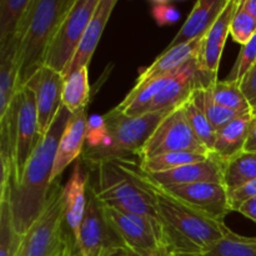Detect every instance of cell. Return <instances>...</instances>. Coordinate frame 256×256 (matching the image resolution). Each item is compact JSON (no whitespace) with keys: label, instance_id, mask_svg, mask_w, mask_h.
I'll return each mask as SVG.
<instances>
[{"label":"cell","instance_id":"6da1fadb","mask_svg":"<svg viewBox=\"0 0 256 256\" xmlns=\"http://www.w3.org/2000/svg\"><path fill=\"white\" fill-rule=\"evenodd\" d=\"M72 115L65 106L60 108L52 124L28 160L19 186L10 196L15 229L22 236L44 209L52 184V174L58 146Z\"/></svg>","mask_w":256,"mask_h":256},{"label":"cell","instance_id":"7a4b0ae2","mask_svg":"<svg viewBox=\"0 0 256 256\" xmlns=\"http://www.w3.org/2000/svg\"><path fill=\"white\" fill-rule=\"evenodd\" d=\"M152 178V176H150ZM152 180L162 242L174 255H205L224 238L229 228L192 209Z\"/></svg>","mask_w":256,"mask_h":256},{"label":"cell","instance_id":"3957f363","mask_svg":"<svg viewBox=\"0 0 256 256\" xmlns=\"http://www.w3.org/2000/svg\"><path fill=\"white\" fill-rule=\"evenodd\" d=\"M94 166L98 172L94 189L102 204L159 224L152 180L139 162L130 158H108Z\"/></svg>","mask_w":256,"mask_h":256},{"label":"cell","instance_id":"277c9868","mask_svg":"<svg viewBox=\"0 0 256 256\" xmlns=\"http://www.w3.org/2000/svg\"><path fill=\"white\" fill-rule=\"evenodd\" d=\"M75 0H32L15 40L19 42V89L46 62L48 52Z\"/></svg>","mask_w":256,"mask_h":256},{"label":"cell","instance_id":"5b68a950","mask_svg":"<svg viewBox=\"0 0 256 256\" xmlns=\"http://www.w3.org/2000/svg\"><path fill=\"white\" fill-rule=\"evenodd\" d=\"M170 112L172 110H162L139 116H128L114 108L102 115L105 120V135L100 145L95 149L85 150L82 159L94 165L108 158L138 155Z\"/></svg>","mask_w":256,"mask_h":256},{"label":"cell","instance_id":"8992f818","mask_svg":"<svg viewBox=\"0 0 256 256\" xmlns=\"http://www.w3.org/2000/svg\"><path fill=\"white\" fill-rule=\"evenodd\" d=\"M10 115L12 142H14V175L10 185V196L19 186L22 172L39 144L40 134L35 95L26 85L20 88L6 110Z\"/></svg>","mask_w":256,"mask_h":256},{"label":"cell","instance_id":"52a82bcc","mask_svg":"<svg viewBox=\"0 0 256 256\" xmlns=\"http://www.w3.org/2000/svg\"><path fill=\"white\" fill-rule=\"evenodd\" d=\"M64 222V186L59 180H55L42 214L22 238L18 256H56L65 240Z\"/></svg>","mask_w":256,"mask_h":256},{"label":"cell","instance_id":"ba28073f","mask_svg":"<svg viewBox=\"0 0 256 256\" xmlns=\"http://www.w3.org/2000/svg\"><path fill=\"white\" fill-rule=\"evenodd\" d=\"M172 152L212 155L199 142L186 119L184 108H175L159 124L146 144L138 152L139 162Z\"/></svg>","mask_w":256,"mask_h":256},{"label":"cell","instance_id":"9c48e42d","mask_svg":"<svg viewBox=\"0 0 256 256\" xmlns=\"http://www.w3.org/2000/svg\"><path fill=\"white\" fill-rule=\"evenodd\" d=\"M100 0H75L48 52L45 66L64 72L79 48L85 29Z\"/></svg>","mask_w":256,"mask_h":256},{"label":"cell","instance_id":"30bf717a","mask_svg":"<svg viewBox=\"0 0 256 256\" xmlns=\"http://www.w3.org/2000/svg\"><path fill=\"white\" fill-rule=\"evenodd\" d=\"M104 212L110 226L130 252L140 256H160L168 252L162 245L159 224L106 205H104Z\"/></svg>","mask_w":256,"mask_h":256},{"label":"cell","instance_id":"8fae6325","mask_svg":"<svg viewBox=\"0 0 256 256\" xmlns=\"http://www.w3.org/2000/svg\"><path fill=\"white\" fill-rule=\"evenodd\" d=\"M88 204L79 236L72 240V256H102L109 248L124 245L105 216L104 205L98 199L94 185L88 184Z\"/></svg>","mask_w":256,"mask_h":256},{"label":"cell","instance_id":"7c38bea8","mask_svg":"<svg viewBox=\"0 0 256 256\" xmlns=\"http://www.w3.org/2000/svg\"><path fill=\"white\" fill-rule=\"evenodd\" d=\"M162 188L192 209L216 222H225V218L232 212L229 192L222 182H206L185 185H168Z\"/></svg>","mask_w":256,"mask_h":256},{"label":"cell","instance_id":"4fadbf2b","mask_svg":"<svg viewBox=\"0 0 256 256\" xmlns=\"http://www.w3.org/2000/svg\"><path fill=\"white\" fill-rule=\"evenodd\" d=\"M219 79L202 72L196 59L190 60L175 72L174 76L156 95L150 108V112L174 110L175 108L182 106L190 99L195 90L212 86Z\"/></svg>","mask_w":256,"mask_h":256},{"label":"cell","instance_id":"5bb4252c","mask_svg":"<svg viewBox=\"0 0 256 256\" xmlns=\"http://www.w3.org/2000/svg\"><path fill=\"white\" fill-rule=\"evenodd\" d=\"M64 82L65 78L62 72L44 65L25 84L32 90L35 95L38 120L42 135L48 132L60 108L62 106Z\"/></svg>","mask_w":256,"mask_h":256},{"label":"cell","instance_id":"9a60e30c","mask_svg":"<svg viewBox=\"0 0 256 256\" xmlns=\"http://www.w3.org/2000/svg\"><path fill=\"white\" fill-rule=\"evenodd\" d=\"M239 4L240 0H229L224 12L220 14L215 24L212 25V29L208 32L202 40V49H200L199 56L196 59L198 64L202 72L215 79H218L222 50H224L225 42L230 34V24H232V20Z\"/></svg>","mask_w":256,"mask_h":256},{"label":"cell","instance_id":"2e32d148","mask_svg":"<svg viewBox=\"0 0 256 256\" xmlns=\"http://www.w3.org/2000/svg\"><path fill=\"white\" fill-rule=\"evenodd\" d=\"M116 4V0H100L86 29H85L79 48H78L74 58L69 62L65 72H62V76L68 78L72 72H78L82 68L89 66L92 54H94L95 49L99 44L100 38L104 32L105 26L110 19V15H112Z\"/></svg>","mask_w":256,"mask_h":256},{"label":"cell","instance_id":"e0dca14e","mask_svg":"<svg viewBox=\"0 0 256 256\" xmlns=\"http://www.w3.org/2000/svg\"><path fill=\"white\" fill-rule=\"evenodd\" d=\"M88 119L89 118L86 115V109H82L72 114L68 122L58 146L52 182L58 180L62 172L84 152V144L86 142Z\"/></svg>","mask_w":256,"mask_h":256},{"label":"cell","instance_id":"ac0fdd59","mask_svg":"<svg viewBox=\"0 0 256 256\" xmlns=\"http://www.w3.org/2000/svg\"><path fill=\"white\" fill-rule=\"evenodd\" d=\"M228 2L229 0H199L195 2L186 22L172 40L168 49L205 36L224 12Z\"/></svg>","mask_w":256,"mask_h":256},{"label":"cell","instance_id":"d6986e66","mask_svg":"<svg viewBox=\"0 0 256 256\" xmlns=\"http://www.w3.org/2000/svg\"><path fill=\"white\" fill-rule=\"evenodd\" d=\"M88 184L89 179L82 172L80 162H78L64 186L65 222L72 232V242H75L79 236L80 226L86 210Z\"/></svg>","mask_w":256,"mask_h":256},{"label":"cell","instance_id":"ffe728a7","mask_svg":"<svg viewBox=\"0 0 256 256\" xmlns=\"http://www.w3.org/2000/svg\"><path fill=\"white\" fill-rule=\"evenodd\" d=\"M150 175V174H149ZM162 186L195 182H222V164L212 155L204 162H192L165 172L150 175Z\"/></svg>","mask_w":256,"mask_h":256},{"label":"cell","instance_id":"44dd1931","mask_svg":"<svg viewBox=\"0 0 256 256\" xmlns=\"http://www.w3.org/2000/svg\"><path fill=\"white\" fill-rule=\"evenodd\" d=\"M202 40H204V36L192 40L190 42H186V44H182L179 45V46L170 48V49L165 50L160 56H158L154 60L152 64H150L149 66L145 68L140 72L134 88L142 86V85L152 82L155 78H159L162 75L176 72L178 69H180L182 65L189 62L190 60L198 59L200 49H202Z\"/></svg>","mask_w":256,"mask_h":256},{"label":"cell","instance_id":"7402d4cb","mask_svg":"<svg viewBox=\"0 0 256 256\" xmlns=\"http://www.w3.org/2000/svg\"><path fill=\"white\" fill-rule=\"evenodd\" d=\"M254 115L252 112L242 115L216 132V140L212 155L222 164L244 152L245 144L249 138Z\"/></svg>","mask_w":256,"mask_h":256},{"label":"cell","instance_id":"603a6c76","mask_svg":"<svg viewBox=\"0 0 256 256\" xmlns=\"http://www.w3.org/2000/svg\"><path fill=\"white\" fill-rule=\"evenodd\" d=\"M176 72L155 78L142 86L132 88L129 94L125 96V99L118 105L116 109L124 112L128 116H139V115L150 112V108H152L156 95L162 92V88L169 82V80L174 76Z\"/></svg>","mask_w":256,"mask_h":256},{"label":"cell","instance_id":"cb8c5ba5","mask_svg":"<svg viewBox=\"0 0 256 256\" xmlns=\"http://www.w3.org/2000/svg\"><path fill=\"white\" fill-rule=\"evenodd\" d=\"M18 49L19 42L14 40L0 50V116L6 112L10 102L19 90Z\"/></svg>","mask_w":256,"mask_h":256},{"label":"cell","instance_id":"d4e9b609","mask_svg":"<svg viewBox=\"0 0 256 256\" xmlns=\"http://www.w3.org/2000/svg\"><path fill=\"white\" fill-rule=\"evenodd\" d=\"M256 179V152H242L222 164V184L232 192Z\"/></svg>","mask_w":256,"mask_h":256},{"label":"cell","instance_id":"484cf974","mask_svg":"<svg viewBox=\"0 0 256 256\" xmlns=\"http://www.w3.org/2000/svg\"><path fill=\"white\" fill-rule=\"evenodd\" d=\"M32 0H0V50L16 38Z\"/></svg>","mask_w":256,"mask_h":256},{"label":"cell","instance_id":"4316f807","mask_svg":"<svg viewBox=\"0 0 256 256\" xmlns=\"http://www.w3.org/2000/svg\"><path fill=\"white\" fill-rule=\"evenodd\" d=\"M88 68L78 70L65 78L62 90V106L66 108L72 114L86 109L90 100L89 70Z\"/></svg>","mask_w":256,"mask_h":256},{"label":"cell","instance_id":"83f0119b","mask_svg":"<svg viewBox=\"0 0 256 256\" xmlns=\"http://www.w3.org/2000/svg\"><path fill=\"white\" fill-rule=\"evenodd\" d=\"M210 156L212 155L198 154V152H172L142 160L139 162L140 166L142 168L145 172L152 175L169 172V170L176 169V168L184 166V165L188 164H192V162H204V160L209 159Z\"/></svg>","mask_w":256,"mask_h":256},{"label":"cell","instance_id":"f1b7e54d","mask_svg":"<svg viewBox=\"0 0 256 256\" xmlns=\"http://www.w3.org/2000/svg\"><path fill=\"white\" fill-rule=\"evenodd\" d=\"M210 88L212 86L202 88V89L195 90L192 95V99L202 108V112H205L206 118L209 119V122H212V125L214 126V129L216 132H219L222 128H224L225 125L232 122L236 118L248 114V112H234V110L226 109V108L216 104L214 102V99H212V89Z\"/></svg>","mask_w":256,"mask_h":256},{"label":"cell","instance_id":"f546056e","mask_svg":"<svg viewBox=\"0 0 256 256\" xmlns=\"http://www.w3.org/2000/svg\"><path fill=\"white\" fill-rule=\"evenodd\" d=\"M22 235L16 232L9 200L0 202V256H18Z\"/></svg>","mask_w":256,"mask_h":256},{"label":"cell","instance_id":"4dcf8cb0","mask_svg":"<svg viewBox=\"0 0 256 256\" xmlns=\"http://www.w3.org/2000/svg\"><path fill=\"white\" fill-rule=\"evenodd\" d=\"M182 108H184L186 119L192 126V132H194L195 136L212 154L215 140H216V130L214 129V126L209 122L202 108L192 99V96L188 102L182 104Z\"/></svg>","mask_w":256,"mask_h":256},{"label":"cell","instance_id":"1f68e13d","mask_svg":"<svg viewBox=\"0 0 256 256\" xmlns=\"http://www.w3.org/2000/svg\"><path fill=\"white\" fill-rule=\"evenodd\" d=\"M212 99L216 104L239 112H252L246 98L240 89V82L229 80H218L212 85Z\"/></svg>","mask_w":256,"mask_h":256},{"label":"cell","instance_id":"d6a6232c","mask_svg":"<svg viewBox=\"0 0 256 256\" xmlns=\"http://www.w3.org/2000/svg\"><path fill=\"white\" fill-rule=\"evenodd\" d=\"M202 256H256V238H248L228 230L222 240Z\"/></svg>","mask_w":256,"mask_h":256},{"label":"cell","instance_id":"836d02e7","mask_svg":"<svg viewBox=\"0 0 256 256\" xmlns=\"http://www.w3.org/2000/svg\"><path fill=\"white\" fill-rule=\"evenodd\" d=\"M256 34V19L242 8V0L230 24V35L234 42L245 45Z\"/></svg>","mask_w":256,"mask_h":256},{"label":"cell","instance_id":"e575fe53","mask_svg":"<svg viewBox=\"0 0 256 256\" xmlns=\"http://www.w3.org/2000/svg\"><path fill=\"white\" fill-rule=\"evenodd\" d=\"M256 62V34L245 45H242V50L239 52L236 62L234 68L230 72V74L225 78V80L229 82H242V78L246 75Z\"/></svg>","mask_w":256,"mask_h":256},{"label":"cell","instance_id":"d590c367","mask_svg":"<svg viewBox=\"0 0 256 256\" xmlns=\"http://www.w3.org/2000/svg\"><path fill=\"white\" fill-rule=\"evenodd\" d=\"M152 15H154L155 20H156L158 25L164 26V25L175 24L179 20V12L169 2H162V0H160V2H152Z\"/></svg>","mask_w":256,"mask_h":256},{"label":"cell","instance_id":"8d00e7d4","mask_svg":"<svg viewBox=\"0 0 256 256\" xmlns=\"http://www.w3.org/2000/svg\"><path fill=\"white\" fill-rule=\"evenodd\" d=\"M240 89H242L244 96L246 98L252 114L256 116V62L242 78V82H240Z\"/></svg>","mask_w":256,"mask_h":256},{"label":"cell","instance_id":"74e56055","mask_svg":"<svg viewBox=\"0 0 256 256\" xmlns=\"http://www.w3.org/2000/svg\"><path fill=\"white\" fill-rule=\"evenodd\" d=\"M256 196V179L254 182H249V184L244 185V186L239 188V189L234 190V192H229L230 205H232V212H238L239 208L244 204L246 200L252 199Z\"/></svg>","mask_w":256,"mask_h":256},{"label":"cell","instance_id":"f35d334b","mask_svg":"<svg viewBox=\"0 0 256 256\" xmlns=\"http://www.w3.org/2000/svg\"><path fill=\"white\" fill-rule=\"evenodd\" d=\"M238 212L242 214L244 216L249 218L250 220H252L256 224V196L246 200V202L239 208Z\"/></svg>","mask_w":256,"mask_h":256},{"label":"cell","instance_id":"ab89813d","mask_svg":"<svg viewBox=\"0 0 256 256\" xmlns=\"http://www.w3.org/2000/svg\"><path fill=\"white\" fill-rule=\"evenodd\" d=\"M244 152H256V116L252 119V129H250V134L249 138H248L246 144H245Z\"/></svg>","mask_w":256,"mask_h":256},{"label":"cell","instance_id":"60d3db41","mask_svg":"<svg viewBox=\"0 0 256 256\" xmlns=\"http://www.w3.org/2000/svg\"><path fill=\"white\" fill-rule=\"evenodd\" d=\"M129 255V249L125 245H115V246L109 248L102 256H128Z\"/></svg>","mask_w":256,"mask_h":256},{"label":"cell","instance_id":"b9f144b4","mask_svg":"<svg viewBox=\"0 0 256 256\" xmlns=\"http://www.w3.org/2000/svg\"><path fill=\"white\" fill-rule=\"evenodd\" d=\"M56 256H72V238L69 235H65V240L62 245L59 254Z\"/></svg>","mask_w":256,"mask_h":256},{"label":"cell","instance_id":"7bdbcfd3","mask_svg":"<svg viewBox=\"0 0 256 256\" xmlns=\"http://www.w3.org/2000/svg\"><path fill=\"white\" fill-rule=\"evenodd\" d=\"M242 8L256 19V0H242Z\"/></svg>","mask_w":256,"mask_h":256},{"label":"cell","instance_id":"ee69618b","mask_svg":"<svg viewBox=\"0 0 256 256\" xmlns=\"http://www.w3.org/2000/svg\"><path fill=\"white\" fill-rule=\"evenodd\" d=\"M128 256H140V255L135 254V252H130V250H129V255H128ZM160 256H175V255L172 254V252H162V254L160 255Z\"/></svg>","mask_w":256,"mask_h":256},{"label":"cell","instance_id":"f6af8a7d","mask_svg":"<svg viewBox=\"0 0 256 256\" xmlns=\"http://www.w3.org/2000/svg\"><path fill=\"white\" fill-rule=\"evenodd\" d=\"M175 256H202V255H175Z\"/></svg>","mask_w":256,"mask_h":256}]
</instances>
